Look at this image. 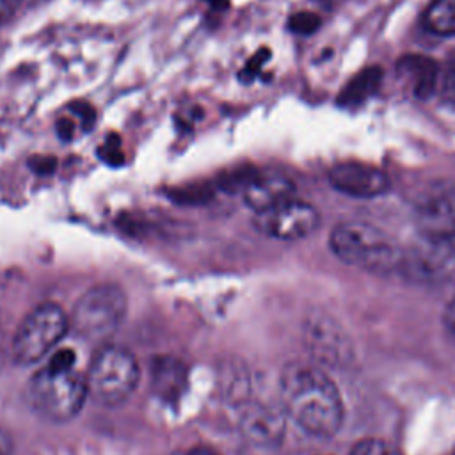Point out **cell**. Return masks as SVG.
<instances>
[{
  "mask_svg": "<svg viewBox=\"0 0 455 455\" xmlns=\"http://www.w3.org/2000/svg\"><path fill=\"white\" fill-rule=\"evenodd\" d=\"M329 245L347 265L371 272H389L403 263V252L396 242L380 228L348 220L331 231Z\"/></svg>",
  "mask_w": 455,
  "mask_h": 455,
  "instance_id": "2",
  "label": "cell"
},
{
  "mask_svg": "<svg viewBox=\"0 0 455 455\" xmlns=\"http://www.w3.org/2000/svg\"><path fill=\"white\" fill-rule=\"evenodd\" d=\"M126 295L116 284H96L75 304L69 325L85 339H105L126 315Z\"/></svg>",
  "mask_w": 455,
  "mask_h": 455,
  "instance_id": "5",
  "label": "cell"
},
{
  "mask_svg": "<svg viewBox=\"0 0 455 455\" xmlns=\"http://www.w3.org/2000/svg\"><path fill=\"white\" fill-rule=\"evenodd\" d=\"M23 0H0V21L9 20Z\"/></svg>",
  "mask_w": 455,
  "mask_h": 455,
  "instance_id": "22",
  "label": "cell"
},
{
  "mask_svg": "<svg viewBox=\"0 0 455 455\" xmlns=\"http://www.w3.org/2000/svg\"><path fill=\"white\" fill-rule=\"evenodd\" d=\"M268 55H270V53H268V50H265V48H263L261 52H258V53H256V55L247 62L245 69L242 71V76L251 80V76H254V75L261 69V66L265 64V60L268 59Z\"/></svg>",
  "mask_w": 455,
  "mask_h": 455,
  "instance_id": "19",
  "label": "cell"
},
{
  "mask_svg": "<svg viewBox=\"0 0 455 455\" xmlns=\"http://www.w3.org/2000/svg\"><path fill=\"white\" fill-rule=\"evenodd\" d=\"M352 455H400L391 444L380 439H364L352 450Z\"/></svg>",
  "mask_w": 455,
  "mask_h": 455,
  "instance_id": "15",
  "label": "cell"
},
{
  "mask_svg": "<svg viewBox=\"0 0 455 455\" xmlns=\"http://www.w3.org/2000/svg\"><path fill=\"white\" fill-rule=\"evenodd\" d=\"M425 27L437 36H455V0H434L425 12Z\"/></svg>",
  "mask_w": 455,
  "mask_h": 455,
  "instance_id": "12",
  "label": "cell"
},
{
  "mask_svg": "<svg viewBox=\"0 0 455 455\" xmlns=\"http://www.w3.org/2000/svg\"><path fill=\"white\" fill-rule=\"evenodd\" d=\"M69 329V316L59 304H39L21 320L14 332L12 359L20 364H32L43 359Z\"/></svg>",
  "mask_w": 455,
  "mask_h": 455,
  "instance_id": "6",
  "label": "cell"
},
{
  "mask_svg": "<svg viewBox=\"0 0 455 455\" xmlns=\"http://www.w3.org/2000/svg\"><path fill=\"white\" fill-rule=\"evenodd\" d=\"M396 73L407 89L421 100L432 96L437 91L441 80L439 66L425 55L402 57L396 62Z\"/></svg>",
  "mask_w": 455,
  "mask_h": 455,
  "instance_id": "9",
  "label": "cell"
},
{
  "mask_svg": "<svg viewBox=\"0 0 455 455\" xmlns=\"http://www.w3.org/2000/svg\"><path fill=\"white\" fill-rule=\"evenodd\" d=\"M9 453H11V439L4 430H0V455H9Z\"/></svg>",
  "mask_w": 455,
  "mask_h": 455,
  "instance_id": "26",
  "label": "cell"
},
{
  "mask_svg": "<svg viewBox=\"0 0 455 455\" xmlns=\"http://www.w3.org/2000/svg\"><path fill=\"white\" fill-rule=\"evenodd\" d=\"M73 132H75V124L71 123V121H68V119H59V123H57V133L60 135V139H71V135H73Z\"/></svg>",
  "mask_w": 455,
  "mask_h": 455,
  "instance_id": "23",
  "label": "cell"
},
{
  "mask_svg": "<svg viewBox=\"0 0 455 455\" xmlns=\"http://www.w3.org/2000/svg\"><path fill=\"white\" fill-rule=\"evenodd\" d=\"M89 398L85 377L75 370L41 368L27 384V400L32 409L52 421L75 418Z\"/></svg>",
  "mask_w": 455,
  "mask_h": 455,
  "instance_id": "3",
  "label": "cell"
},
{
  "mask_svg": "<svg viewBox=\"0 0 455 455\" xmlns=\"http://www.w3.org/2000/svg\"><path fill=\"white\" fill-rule=\"evenodd\" d=\"M295 199V185L283 176H256L243 190V201L254 213Z\"/></svg>",
  "mask_w": 455,
  "mask_h": 455,
  "instance_id": "10",
  "label": "cell"
},
{
  "mask_svg": "<svg viewBox=\"0 0 455 455\" xmlns=\"http://www.w3.org/2000/svg\"><path fill=\"white\" fill-rule=\"evenodd\" d=\"M279 396L288 416L306 432L332 435L343 419V403L336 384L313 366L291 364L279 380Z\"/></svg>",
  "mask_w": 455,
  "mask_h": 455,
  "instance_id": "1",
  "label": "cell"
},
{
  "mask_svg": "<svg viewBox=\"0 0 455 455\" xmlns=\"http://www.w3.org/2000/svg\"><path fill=\"white\" fill-rule=\"evenodd\" d=\"M140 368L135 355L116 345H107L96 352L85 375L89 398L105 407L124 403L137 389Z\"/></svg>",
  "mask_w": 455,
  "mask_h": 455,
  "instance_id": "4",
  "label": "cell"
},
{
  "mask_svg": "<svg viewBox=\"0 0 455 455\" xmlns=\"http://www.w3.org/2000/svg\"><path fill=\"white\" fill-rule=\"evenodd\" d=\"M254 226L259 233L277 240H300L320 226L318 210L299 199H290L270 210L254 213Z\"/></svg>",
  "mask_w": 455,
  "mask_h": 455,
  "instance_id": "7",
  "label": "cell"
},
{
  "mask_svg": "<svg viewBox=\"0 0 455 455\" xmlns=\"http://www.w3.org/2000/svg\"><path fill=\"white\" fill-rule=\"evenodd\" d=\"M71 108L76 112V116H78V119H80L84 130H89V128L94 124V108H92L91 105H87V103H78V105H75V107H71Z\"/></svg>",
  "mask_w": 455,
  "mask_h": 455,
  "instance_id": "20",
  "label": "cell"
},
{
  "mask_svg": "<svg viewBox=\"0 0 455 455\" xmlns=\"http://www.w3.org/2000/svg\"><path fill=\"white\" fill-rule=\"evenodd\" d=\"M329 183L338 192L359 199L382 196L389 188V178L382 169L359 162H343L331 167Z\"/></svg>",
  "mask_w": 455,
  "mask_h": 455,
  "instance_id": "8",
  "label": "cell"
},
{
  "mask_svg": "<svg viewBox=\"0 0 455 455\" xmlns=\"http://www.w3.org/2000/svg\"><path fill=\"white\" fill-rule=\"evenodd\" d=\"M444 320H446L448 331L455 336V299L450 302V306L446 309V315H444Z\"/></svg>",
  "mask_w": 455,
  "mask_h": 455,
  "instance_id": "24",
  "label": "cell"
},
{
  "mask_svg": "<svg viewBox=\"0 0 455 455\" xmlns=\"http://www.w3.org/2000/svg\"><path fill=\"white\" fill-rule=\"evenodd\" d=\"M172 455H215L212 450L204 448V446H194V448H185V450H178Z\"/></svg>",
  "mask_w": 455,
  "mask_h": 455,
  "instance_id": "25",
  "label": "cell"
},
{
  "mask_svg": "<svg viewBox=\"0 0 455 455\" xmlns=\"http://www.w3.org/2000/svg\"><path fill=\"white\" fill-rule=\"evenodd\" d=\"M288 25H290L291 32L300 34V36H307V34H313L320 27V18L315 12L302 11V12H295L290 18Z\"/></svg>",
  "mask_w": 455,
  "mask_h": 455,
  "instance_id": "14",
  "label": "cell"
},
{
  "mask_svg": "<svg viewBox=\"0 0 455 455\" xmlns=\"http://www.w3.org/2000/svg\"><path fill=\"white\" fill-rule=\"evenodd\" d=\"M437 91L446 103L455 105V66H451L444 73H441Z\"/></svg>",
  "mask_w": 455,
  "mask_h": 455,
  "instance_id": "17",
  "label": "cell"
},
{
  "mask_svg": "<svg viewBox=\"0 0 455 455\" xmlns=\"http://www.w3.org/2000/svg\"><path fill=\"white\" fill-rule=\"evenodd\" d=\"M210 2H212V4H213V5H224V4H222V2H220V0H210Z\"/></svg>",
  "mask_w": 455,
  "mask_h": 455,
  "instance_id": "27",
  "label": "cell"
},
{
  "mask_svg": "<svg viewBox=\"0 0 455 455\" xmlns=\"http://www.w3.org/2000/svg\"><path fill=\"white\" fill-rule=\"evenodd\" d=\"M382 82V69L377 66L364 68L354 75L339 91L338 103L343 107H357L371 98Z\"/></svg>",
  "mask_w": 455,
  "mask_h": 455,
  "instance_id": "11",
  "label": "cell"
},
{
  "mask_svg": "<svg viewBox=\"0 0 455 455\" xmlns=\"http://www.w3.org/2000/svg\"><path fill=\"white\" fill-rule=\"evenodd\" d=\"M30 167L39 174H50L55 169V158L52 156H36L30 160Z\"/></svg>",
  "mask_w": 455,
  "mask_h": 455,
  "instance_id": "21",
  "label": "cell"
},
{
  "mask_svg": "<svg viewBox=\"0 0 455 455\" xmlns=\"http://www.w3.org/2000/svg\"><path fill=\"white\" fill-rule=\"evenodd\" d=\"M75 352L71 348H60L52 354L50 361L46 366L55 368V370H73L75 368Z\"/></svg>",
  "mask_w": 455,
  "mask_h": 455,
  "instance_id": "18",
  "label": "cell"
},
{
  "mask_svg": "<svg viewBox=\"0 0 455 455\" xmlns=\"http://www.w3.org/2000/svg\"><path fill=\"white\" fill-rule=\"evenodd\" d=\"M100 156L103 162L108 165H121L123 164V151H121V142L117 137H108L105 144L100 148Z\"/></svg>",
  "mask_w": 455,
  "mask_h": 455,
  "instance_id": "16",
  "label": "cell"
},
{
  "mask_svg": "<svg viewBox=\"0 0 455 455\" xmlns=\"http://www.w3.org/2000/svg\"><path fill=\"white\" fill-rule=\"evenodd\" d=\"M185 370L180 366L178 361L162 359L160 366L155 368V386L160 395H176L180 386L185 382Z\"/></svg>",
  "mask_w": 455,
  "mask_h": 455,
  "instance_id": "13",
  "label": "cell"
}]
</instances>
